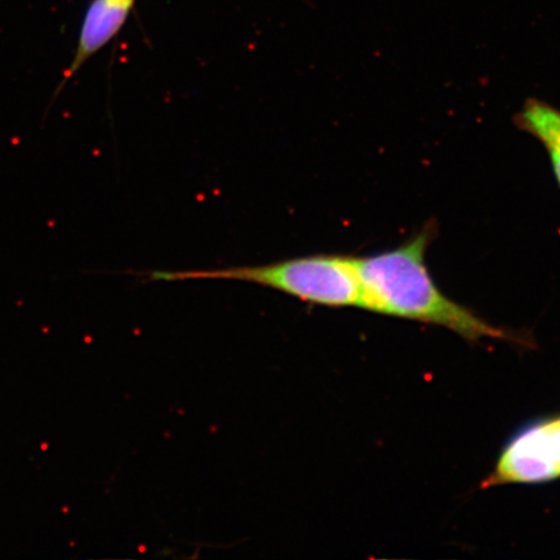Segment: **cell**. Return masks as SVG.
Returning a JSON list of instances; mask_svg holds the SVG:
<instances>
[{
  "label": "cell",
  "instance_id": "4",
  "mask_svg": "<svg viewBox=\"0 0 560 560\" xmlns=\"http://www.w3.org/2000/svg\"><path fill=\"white\" fill-rule=\"evenodd\" d=\"M137 0H91L82 19L73 59L62 73V80L58 90L55 91V96L60 94V91L93 56L109 45V42L121 32Z\"/></svg>",
  "mask_w": 560,
  "mask_h": 560
},
{
  "label": "cell",
  "instance_id": "6",
  "mask_svg": "<svg viewBox=\"0 0 560 560\" xmlns=\"http://www.w3.org/2000/svg\"><path fill=\"white\" fill-rule=\"evenodd\" d=\"M549 153L552 173H555L556 180L558 182V186L560 187V156L556 155V153Z\"/></svg>",
  "mask_w": 560,
  "mask_h": 560
},
{
  "label": "cell",
  "instance_id": "2",
  "mask_svg": "<svg viewBox=\"0 0 560 560\" xmlns=\"http://www.w3.org/2000/svg\"><path fill=\"white\" fill-rule=\"evenodd\" d=\"M159 280L223 279L270 287L305 303L324 306H360L359 258L318 255L264 266L220 270L155 272Z\"/></svg>",
  "mask_w": 560,
  "mask_h": 560
},
{
  "label": "cell",
  "instance_id": "1",
  "mask_svg": "<svg viewBox=\"0 0 560 560\" xmlns=\"http://www.w3.org/2000/svg\"><path fill=\"white\" fill-rule=\"evenodd\" d=\"M436 226L427 225L396 248L359 258L360 307L389 317L447 328L468 341H520L514 334L488 324L441 291L430 275L425 254Z\"/></svg>",
  "mask_w": 560,
  "mask_h": 560
},
{
  "label": "cell",
  "instance_id": "3",
  "mask_svg": "<svg viewBox=\"0 0 560 560\" xmlns=\"http://www.w3.org/2000/svg\"><path fill=\"white\" fill-rule=\"evenodd\" d=\"M560 479V416L523 427L508 441L482 487L542 485Z\"/></svg>",
  "mask_w": 560,
  "mask_h": 560
},
{
  "label": "cell",
  "instance_id": "5",
  "mask_svg": "<svg viewBox=\"0 0 560 560\" xmlns=\"http://www.w3.org/2000/svg\"><path fill=\"white\" fill-rule=\"evenodd\" d=\"M517 128L536 138L546 150L560 156V110L538 100H529L515 117Z\"/></svg>",
  "mask_w": 560,
  "mask_h": 560
}]
</instances>
